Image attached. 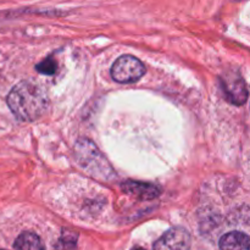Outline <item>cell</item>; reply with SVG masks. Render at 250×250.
I'll return each instance as SVG.
<instances>
[{
    "label": "cell",
    "instance_id": "cell-4",
    "mask_svg": "<svg viewBox=\"0 0 250 250\" xmlns=\"http://www.w3.org/2000/svg\"><path fill=\"white\" fill-rule=\"evenodd\" d=\"M190 234L182 227H173L154 243V250H189Z\"/></svg>",
    "mask_w": 250,
    "mask_h": 250
},
{
    "label": "cell",
    "instance_id": "cell-6",
    "mask_svg": "<svg viewBox=\"0 0 250 250\" xmlns=\"http://www.w3.org/2000/svg\"><path fill=\"white\" fill-rule=\"evenodd\" d=\"M221 250H250V237L243 232L233 231L220 239Z\"/></svg>",
    "mask_w": 250,
    "mask_h": 250
},
{
    "label": "cell",
    "instance_id": "cell-9",
    "mask_svg": "<svg viewBox=\"0 0 250 250\" xmlns=\"http://www.w3.org/2000/svg\"><path fill=\"white\" fill-rule=\"evenodd\" d=\"M36 68L38 72L43 73V75L51 76L56 72V70H58V65H56V61L54 60L53 58H46L45 60L39 62Z\"/></svg>",
    "mask_w": 250,
    "mask_h": 250
},
{
    "label": "cell",
    "instance_id": "cell-3",
    "mask_svg": "<svg viewBox=\"0 0 250 250\" xmlns=\"http://www.w3.org/2000/svg\"><path fill=\"white\" fill-rule=\"evenodd\" d=\"M221 87L225 98L231 104L243 105L248 99V89L242 76L237 72L225 73L221 76Z\"/></svg>",
    "mask_w": 250,
    "mask_h": 250
},
{
    "label": "cell",
    "instance_id": "cell-8",
    "mask_svg": "<svg viewBox=\"0 0 250 250\" xmlns=\"http://www.w3.org/2000/svg\"><path fill=\"white\" fill-rule=\"evenodd\" d=\"M54 250H77V236L71 232H63L54 246Z\"/></svg>",
    "mask_w": 250,
    "mask_h": 250
},
{
    "label": "cell",
    "instance_id": "cell-2",
    "mask_svg": "<svg viewBox=\"0 0 250 250\" xmlns=\"http://www.w3.org/2000/svg\"><path fill=\"white\" fill-rule=\"evenodd\" d=\"M146 66L139 59L131 55L120 56L111 67V76L119 83H133L143 77Z\"/></svg>",
    "mask_w": 250,
    "mask_h": 250
},
{
    "label": "cell",
    "instance_id": "cell-11",
    "mask_svg": "<svg viewBox=\"0 0 250 250\" xmlns=\"http://www.w3.org/2000/svg\"><path fill=\"white\" fill-rule=\"evenodd\" d=\"M0 250H5V249H0Z\"/></svg>",
    "mask_w": 250,
    "mask_h": 250
},
{
    "label": "cell",
    "instance_id": "cell-10",
    "mask_svg": "<svg viewBox=\"0 0 250 250\" xmlns=\"http://www.w3.org/2000/svg\"><path fill=\"white\" fill-rule=\"evenodd\" d=\"M133 250H144V249H142V248H136V249H133Z\"/></svg>",
    "mask_w": 250,
    "mask_h": 250
},
{
    "label": "cell",
    "instance_id": "cell-7",
    "mask_svg": "<svg viewBox=\"0 0 250 250\" xmlns=\"http://www.w3.org/2000/svg\"><path fill=\"white\" fill-rule=\"evenodd\" d=\"M15 249L16 250H45L44 243L42 239L32 232H23L17 237L15 242Z\"/></svg>",
    "mask_w": 250,
    "mask_h": 250
},
{
    "label": "cell",
    "instance_id": "cell-1",
    "mask_svg": "<svg viewBox=\"0 0 250 250\" xmlns=\"http://www.w3.org/2000/svg\"><path fill=\"white\" fill-rule=\"evenodd\" d=\"M7 105L12 114L21 121H34L46 111L49 99L41 85L31 81H23L9 93Z\"/></svg>",
    "mask_w": 250,
    "mask_h": 250
},
{
    "label": "cell",
    "instance_id": "cell-5",
    "mask_svg": "<svg viewBox=\"0 0 250 250\" xmlns=\"http://www.w3.org/2000/svg\"><path fill=\"white\" fill-rule=\"evenodd\" d=\"M122 189L127 194H132L141 199H154L160 194V188L151 183L144 182H134V181H128L122 185Z\"/></svg>",
    "mask_w": 250,
    "mask_h": 250
}]
</instances>
